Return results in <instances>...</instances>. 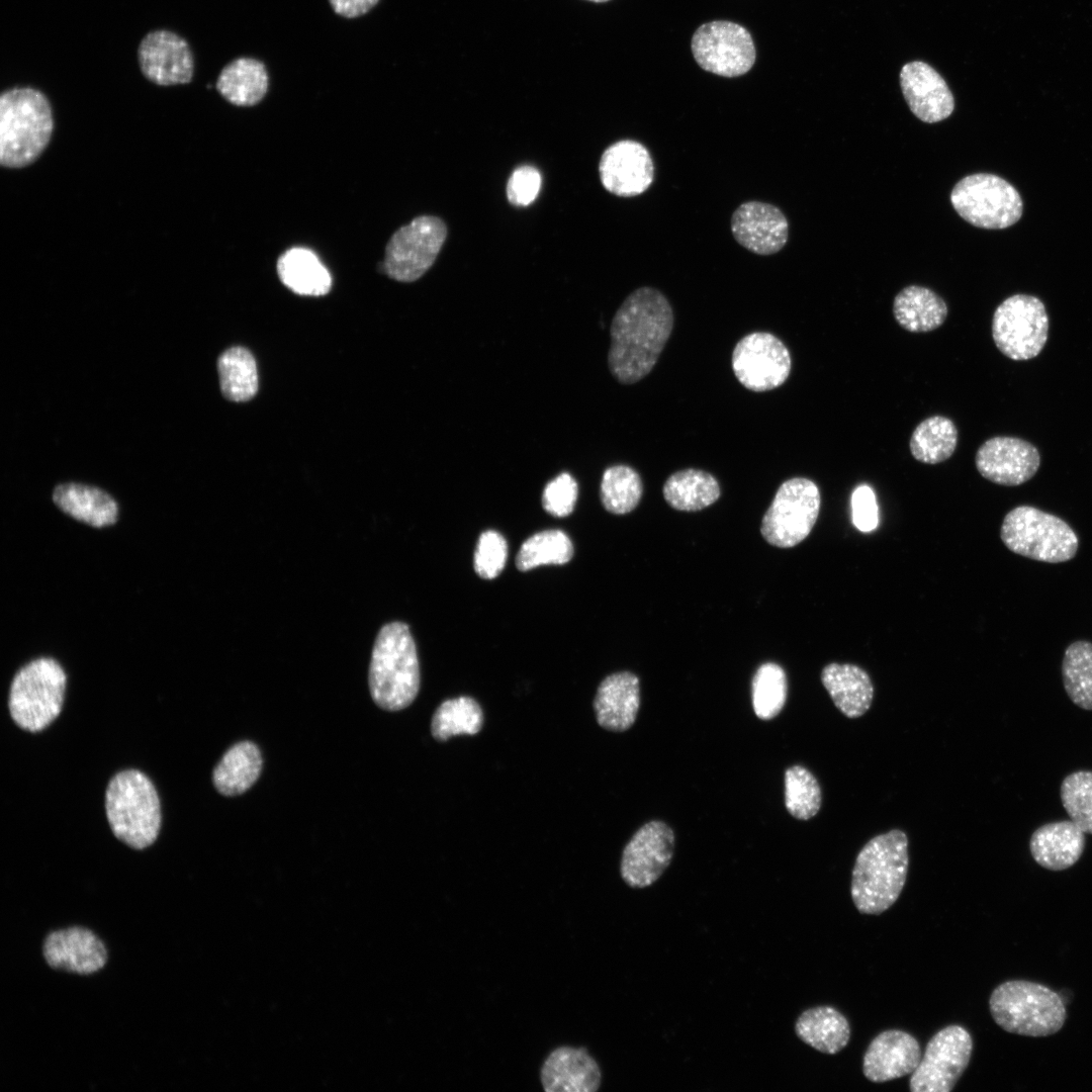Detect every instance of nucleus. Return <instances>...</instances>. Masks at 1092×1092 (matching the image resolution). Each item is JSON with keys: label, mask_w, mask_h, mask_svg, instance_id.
<instances>
[{"label": "nucleus", "mask_w": 1092, "mask_h": 1092, "mask_svg": "<svg viewBox=\"0 0 1092 1092\" xmlns=\"http://www.w3.org/2000/svg\"><path fill=\"white\" fill-rule=\"evenodd\" d=\"M672 328V307L661 291L650 286L632 291L611 323L608 367L614 378L633 384L649 374Z\"/></svg>", "instance_id": "nucleus-1"}, {"label": "nucleus", "mask_w": 1092, "mask_h": 1092, "mask_svg": "<svg viewBox=\"0 0 1092 1092\" xmlns=\"http://www.w3.org/2000/svg\"><path fill=\"white\" fill-rule=\"evenodd\" d=\"M909 864L908 837L893 829L869 840L856 855L850 894L862 914H881L899 898Z\"/></svg>", "instance_id": "nucleus-2"}, {"label": "nucleus", "mask_w": 1092, "mask_h": 1092, "mask_svg": "<svg viewBox=\"0 0 1092 1092\" xmlns=\"http://www.w3.org/2000/svg\"><path fill=\"white\" fill-rule=\"evenodd\" d=\"M370 694L377 706L398 711L410 706L420 690V665L410 627L385 624L375 639L369 666Z\"/></svg>", "instance_id": "nucleus-3"}, {"label": "nucleus", "mask_w": 1092, "mask_h": 1092, "mask_svg": "<svg viewBox=\"0 0 1092 1092\" xmlns=\"http://www.w3.org/2000/svg\"><path fill=\"white\" fill-rule=\"evenodd\" d=\"M54 127L47 96L32 87H14L0 96V162L8 168L31 164L46 149Z\"/></svg>", "instance_id": "nucleus-4"}, {"label": "nucleus", "mask_w": 1092, "mask_h": 1092, "mask_svg": "<svg viewBox=\"0 0 1092 1092\" xmlns=\"http://www.w3.org/2000/svg\"><path fill=\"white\" fill-rule=\"evenodd\" d=\"M105 809L113 834L127 846L144 849L157 839L162 820L160 799L142 771L125 769L110 780Z\"/></svg>", "instance_id": "nucleus-5"}, {"label": "nucleus", "mask_w": 1092, "mask_h": 1092, "mask_svg": "<svg viewBox=\"0 0 1092 1092\" xmlns=\"http://www.w3.org/2000/svg\"><path fill=\"white\" fill-rule=\"evenodd\" d=\"M989 1008L1002 1029L1025 1036L1054 1034L1066 1020V1008L1059 994L1046 986L1023 980L1007 981L996 987Z\"/></svg>", "instance_id": "nucleus-6"}, {"label": "nucleus", "mask_w": 1092, "mask_h": 1092, "mask_svg": "<svg viewBox=\"0 0 1092 1092\" xmlns=\"http://www.w3.org/2000/svg\"><path fill=\"white\" fill-rule=\"evenodd\" d=\"M1000 537L1010 551L1048 563L1071 560L1079 546L1078 536L1068 523L1031 506L1009 511L1003 519Z\"/></svg>", "instance_id": "nucleus-7"}, {"label": "nucleus", "mask_w": 1092, "mask_h": 1092, "mask_svg": "<svg viewBox=\"0 0 1092 1092\" xmlns=\"http://www.w3.org/2000/svg\"><path fill=\"white\" fill-rule=\"evenodd\" d=\"M66 681L63 667L53 658H37L21 667L11 681L8 700L16 725L29 732L48 727L62 710Z\"/></svg>", "instance_id": "nucleus-8"}, {"label": "nucleus", "mask_w": 1092, "mask_h": 1092, "mask_svg": "<svg viewBox=\"0 0 1092 1092\" xmlns=\"http://www.w3.org/2000/svg\"><path fill=\"white\" fill-rule=\"evenodd\" d=\"M950 201L966 221L987 230L1011 226L1023 210L1018 191L1003 178L988 173L961 179L950 193Z\"/></svg>", "instance_id": "nucleus-9"}, {"label": "nucleus", "mask_w": 1092, "mask_h": 1092, "mask_svg": "<svg viewBox=\"0 0 1092 1092\" xmlns=\"http://www.w3.org/2000/svg\"><path fill=\"white\" fill-rule=\"evenodd\" d=\"M820 502V491L814 481L805 477L786 480L777 490L762 518V537L776 547L796 546L813 529L819 515Z\"/></svg>", "instance_id": "nucleus-10"}, {"label": "nucleus", "mask_w": 1092, "mask_h": 1092, "mask_svg": "<svg viewBox=\"0 0 1092 1092\" xmlns=\"http://www.w3.org/2000/svg\"><path fill=\"white\" fill-rule=\"evenodd\" d=\"M1049 316L1044 304L1035 296L1015 294L996 308L992 337L998 350L1015 361L1036 357L1049 336Z\"/></svg>", "instance_id": "nucleus-11"}, {"label": "nucleus", "mask_w": 1092, "mask_h": 1092, "mask_svg": "<svg viewBox=\"0 0 1092 1092\" xmlns=\"http://www.w3.org/2000/svg\"><path fill=\"white\" fill-rule=\"evenodd\" d=\"M446 238L447 226L440 217H415L388 241L382 263L384 273L399 282L420 279L435 263Z\"/></svg>", "instance_id": "nucleus-12"}, {"label": "nucleus", "mask_w": 1092, "mask_h": 1092, "mask_svg": "<svg viewBox=\"0 0 1092 1092\" xmlns=\"http://www.w3.org/2000/svg\"><path fill=\"white\" fill-rule=\"evenodd\" d=\"M691 49L702 69L728 78L746 74L756 56L750 32L744 26L727 20H715L699 26L693 34Z\"/></svg>", "instance_id": "nucleus-13"}, {"label": "nucleus", "mask_w": 1092, "mask_h": 1092, "mask_svg": "<svg viewBox=\"0 0 1092 1092\" xmlns=\"http://www.w3.org/2000/svg\"><path fill=\"white\" fill-rule=\"evenodd\" d=\"M973 1039L961 1025H948L926 1044L920 1063L912 1073V1092H949L969 1065Z\"/></svg>", "instance_id": "nucleus-14"}, {"label": "nucleus", "mask_w": 1092, "mask_h": 1092, "mask_svg": "<svg viewBox=\"0 0 1092 1092\" xmlns=\"http://www.w3.org/2000/svg\"><path fill=\"white\" fill-rule=\"evenodd\" d=\"M737 380L748 390L763 392L783 385L791 368V354L775 335L754 332L735 345L731 357Z\"/></svg>", "instance_id": "nucleus-15"}, {"label": "nucleus", "mask_w": 1092, "mask_h": 1092, "mask_svg": "<svg viewBox=\"0 0 1092 1092\" xmlns=\"http://www.w3.org/2000/svg\"><path fill=\"white\" fill-rule=\"evenodd\" d=\"M674 833L664 822L653 820L640 827L626 844L620 874L631 888L654 884L669 866L674 849Z\"/></svg>", "instance_id": "nucleus-16"}, {"label": "nucleus", "mask_w": 1092, "mask_h": 1092, "mask_svg": "<svg viewBox=\"0 0 1092 1092\" xmlns=\"http://www.w3.org/2000/svg\"><path fill=\"white\" fill-rule=\"evenodd\" d=\"M142 74L160 86L189 83L194 73V59L189 43L174 31L157 29L148 32L138 47Z\"/></svg>", "instance_id": "nucleus-17"}, {"label": "nucleus", "mask_w": 1092, "mask_h": 1092, "mask_svg": "<svg viewBox=\"0 0 1092 1092\" xmlns=\"http://www.w3.org/2000/svg\"><path fill=\"white\" fill-rule=\"evenodd\" d=\"M604 188L620 197L644 193L654 179V163L648 149L634 140H620L605 149L599 162Z\"/></svg>", "instance_id": "nucleus-18"}, {"label": "nucleus", "mask_w": 1092, "mask_h": 1092, "mask_svg": "<svg viewBox=\"0 0 1092 1092\" xmlns=\"http://www.w3.org/2000/svg\"><path fill=\"white\" fill-rule=\"evenodd\" d=\"M41 954L51 969L77 976L97 973L108 958L104 941L80 925L50 931L42 941Z\"/></svg>", "instance_id": "nucleus-19"}, {"label": "nucleus", "mask_w": 1092, "mask_h": 1092, "mask_svg": "<svg viewBox=\"0 0 1092 1092\" xmlns=\"http://www.w3.org/2000/svg\"><path fill=\"white\" fill-rule=\"evenodd\" d=\"M975 463L984 478L1000 485L1016 486L1035 475L1040 465V455L1028 441L997 436L981 445Z\"/></svg>", "instance_id": "nucleus-20"}, {"label": "nucleus", "mask_w": 1092, "mask_h": 1092, "mask_svg": "<svg viewBox=\"0 0 1092 1092\" xmlns=\"http://www.w3.org/2000/svg\"><path fill=\"white\" fill-rule=\"evenodd\" d=\"M730 229L741 247L760 256L780 252L789 238V223L783 211L758 200L741 203L731 215Z\"/></svg>", "instance_id": "nucleus-21"}, {"label": "nucleus", "mask_w": 1092, "mask_h": 1092, "mask_svg": "<svg viewBox=\"0 0 1092 1092\" xmlns=\"http://www.w3.org/2000/svg\"><path fill=\"white\" fill-rule=\"evenodd\" d=\"M899 79L910 110L920 120L934 123L952 113L953 95L941 75L927 63L912 61L905 64Z\"/></svg>", "instance_id": "nucleus-22"}, {"label": "nucleus", "mask_w": 1092, "mask_h": 1092, "mask_svg": "<svg viewBox=\"0 0 1092 1092\" xmlns=\"http://www.w3.org/2000/svg\"><path fill=\"white\" fill-rule=\"evenodd\" d=\"M920 1060V1045L914 1036L899 1029L885 1030L868 1046L862 1072L872 1082H887L912 1074Z\"/></svg>", "instance_id": "nucleus-23"}, {"label": "nucleus", "mask_w": 1092, "mask_h": 1092, "mask_svg": "<svg viewBox=\"0 0 1092 1092\" xmlns=\"http://www.w3.org/2000/svg\"><path fill=\"white\" fill-rule=\"evenodd\" d=\"M541 1082L546 1092H596L601 1069L584 1048L559 1046L545 1059Z\"/></svg>", "instance_id": "nucleus-24"}, {"label": "nucleus", "mask_w": 1092, "mask_h": 1092, "mask_svg": "<svg viewBox=\"0 0 1092 1092\" xmlns=\"http://www.w3.org/2000/svg\"><path fill=\"white\" fill-rule=\"evenodd\" d=\"M639 707V679L630 671H620L605 677L594 700L597 722L603 728L615 732L631 728Z\"/></svg>", "instance_id": "nucleus-25"}, {"label": "nucleus", "mask_w": 1092, "mask_h": 1092, "mask_svg": "<svg viewBox=\"0 0 1092 1092\" xmlns=\"http://www.w3.org/2000/svg\"><path fill=\"white\" fill-rule=\"evenodd\" d=\"M1085 832L1071 819L1050 822L1033 831L1029 839L1032 858L1050 871L1074 866L1085 848Z\"/></svg>", "instance_id": "nucleus-26"}, {"label": "nucleus", "mask_w": 1092, "mask_h": 1092, "mask_svg": "<svg viewBox=\"0 0 1092 1092\" xmlns=\"http://www.w3.org/2000/svg\"><path fill=\"white\" fill-rule=\"evenodd\" d=\"M821 681L835 707L848 718H858L870 709L874 687L868 672L855 664L836 662L824 666Z\"/></svg>", "instance_id": "nucleus-27"}, {"label": "nucleus", "mask_w": 1092, "mask_h": 1092, "mask_svg": "<svg viewBox=\"0 0 1092 1092\" xmlns=\"http://www.w3.org/2000/svg\"><path fill=\"white\" fill-rule=\"evenodd\" d=\"M53 500L64 513L92 527L113 525L118 519V505L104 490L68 482L55 487Z\"/></svg>", "instance_id": "nucleus-28"}, {"label": "nucleus", "mask_w": 1092, "mask_h": 1092, "mask_svg": "<svg viewBox=\"0 0 1092 1092\" xmlns=\"http://www.w3.org/2000/svg\"><path fill=\"white\" fill-rule=\"evenodd\" d=\"M795 1032L803 1042L827 1055L843 1050L850 1038L847 1019L830 1006H816L803 1011L796 1020Z\"/></svg>", "instance_id": "nucleus-29"}, {"label": "nucleus", "mask_w": 1092, "mask_h": 1092, "mask_svg": "<svg viewBox=\"0 0 1092 1092\" xmlns=\"http://www.w3.org/2000/svg\"><path fill=\"white\" fill-rule=\"evenodd\" d=\"M897 323L912 333L930 332L940 327L947 316L944 300L934 291L917 285L903 288L893 302Z\"/></svg>", "instance_id": "nucleus-30"}, {"label": "nucleus", "mask_w": 1092, "mask_h": 1092, "mask_svg": "<svg viewBox=\"0 0 1092 1092\" xmlns=\"http://www.w3.org/2000/svg\"><path fill=\"white\" fill-rule=\"evenodd\" d=\"M268 84L265 65L257 59L242 57L232 61L220 71L216 89L224 99L235 105L252 106L263 99Z\"/></svg>", "instance_id": "nucleus-31"}, {"label": "nucleus", "mask_w": 1092, "mask_h": 1092, "mask_svg": "<svg viewBox=\"0 0 1092 1092\" xmlns=\"http://www.w3.org/2000/svg\"><path fill=\"white\" fill-rule=\"evenodd\" d=\"M281 282L294 293L308 296L327 294L332 277L317 256L305 248H291L277 261Z\"/></svg>", "instance_id": "nucleus-32"}, {"label": "nucleus", "mask_w": 1092, "mask_h": 1092, "mask_svg": "<svg viewBox=\"0 0 1092 1092\" xmlns=\"http://www.w3.org/2000/svg\"><path fill=\"white\" fill-rule=\"evenodd\" d=\"M262 755L256 744L242 741L233 745L212 772L215 789L223 796L245 793L257 781L262 769Z\"/></svg>", "instance_id": "nucleus-33"}, {"label": "nucleus", "mask_w": 1092, "mask_h": 1092, "mask_svg": "<svg viewBox=\"0 0 1092 1092\" xmlns=\"http://www.w3.org/2000/svg\"><path fill=\"white\" fill-rule=\"evenodd\" d=\"M663 496L675 510L695 512L714 504L720 496V485L710 473L688 468L671 474L664 482Z\"/></svg>", "instance_id": "nucleus-34"}, {"label": "nucleus", "mask_w": 1092, "mask_h": 1092, "mask_svg": "<svg viewBox=\"0 0 1092 1092\" xmlns=\"http://www.w3.org/2000/svg\"><path fill=\"white\" fill-rule=\"evenodd\" d=\"M220 389L223 396L232 401H247L258 390V372L256 361L249 350L232 347L225 350L217 360Z\"/></svg>", "instance_id": "nucleus-35"}, {"label": "nucleus", "mask_w": 1092, "mask_h": 1092, "mask_svg": "<svg viewBox=\"0 0 1092 1092\" xmlns=\"http://www.w3.org/2000/svg\"><path fill=\"white\" fill-rule=\"evenodd\" d=\"M957 443L958 430L953 422L942 416H933L915 428L909 447L916 460L936 464L953 454Z\"/></svg>", "instance_id": "nucleus-36"}, {"label": "nucleus", "mask_w": 1092, "mask_h": 1092, "mask_svg": "<svg viewBox=\"0 0 1092 1092\" xmlns=\"http://www.w3.org/2000/svg\"><path fill=\"white\" fill-rule=\"evenodd\" d=\"M483 713L472 698L461 696L444 701L436 710L431 723L435 739L445 741L455 735L477 734L482 728Z\"/></svg>", "instance_id": "nucleus-37"}, {"label": "nucleus", "mask_w": 1092, "mask_h": 1092, "mask_svg": "<svg viewBox=\"0 0 1092 1092\" xmlns=\"http://www.w3.org/2000/svg\"><path fill=\"white\" fill-rule=\"evenodd\" d=\"M1062 677L1070 700L1079 708L1092 711V643L1079 640L1065 650Z\"/></svg>", "instance_id": "nucleus-38"}, {"label": "nucleus", "mask_w": 1092, "mask_h": 1092, "mask_svg": "<svg viewBox=\"0 0 1092 1092\" xmlns=\"http://www.w3.org/2000/svg\"><path fill=\"white\" fill-rule=\"evenodd\" d=\"M572 555L573 545L566 533L557 529L545 530L524 541L516 557V566L521 571H528L545 564H565Z\"/></svg>", "instance_id": "nucleus-39"}, {"label": "nucleus", "mask_w": 1092, "mask_h": 1092, "mask_svg": "<svg viewBox=\"0 0 1092 1092\" xmlns=\"http://www.w3.org/2000/svg\"><path fill=\"white\" fill-rule=\"evenodd\" d=\"M642 492L641 477L632 467L619 464L604 471L600 497L608 512L615 515L630 513L639 504Z\"/></svg>", "instance_id": "nucleus-40"}, {"label": "nucleus", "mask_w": 1092, "mask_h": 1092, "mask_svg": "<svg viewBox=\"0 0 1092 1092\" xmlns=\"http://www.w3.org/2000/svg\"><path fill=\"white\" fill-rule=\"evenodd\" d=\"M788 693L785 670L777 663L765 662L755 671L751 684L752 707L761 720H770L783 710Z\"/></svg>", "instance_id": "nucleus-41"}, {"label": "nucleus", "mask_w": 1092, "mask_h": 1092, "mask_svg": "<svg viewBox=\"0 0 1092 1092\" xmlns=\"http://www.w3.org/2000/svg\"><path fill=\"white\" fill-rule=\"evenodd\" d=\"M821 788L814 775L802 765H793L785 772V805L799 820H809L820 810Z\"/></svg>", "instance_id": "nucleus-42"}, {"label": "nucleus", "mask_w": 1092, "mask_h": 1092, "mask_svg": "<svg viewBox=\"0 0 1092 1092\" xmlns=\"http://www.w3.org/2000/svg\"><path fill=\"white\" fill-rule=\"evenodd\" d=\"M1063 807L1085 833L1092 834V770L1068 775L1060 787Z\"/></svg>", "instance_id": "nucleus-43"}, {"label": "nucleus", "mask_w": 1092, "mask_h": 1092, "mask_svg": "<svg viewBox=\"0 0 1092 1092\" xmlns=\"http://www.w3.org/2000/svg\"><path fill=\"white\" fill-rule=\"evenodd\" d=\"M508 544L505 537L493 530L483 532L474 553V569L484 579L496 577L505 567Z\"/></svg>", "instance_id": "nucleus-44"}, {"label": "nucleus", "mask_w": 1092, "mask_h": 1092, "mask_svg": "<svg viewBox=\"0 0 1092 1092\" xmlns=\"http://www.w3.org/2000/svg\"><path fill=\"white\" fill-rule=\"evenodd\" d=\"M577 493L578 487L575 479L569 473L562 472L544 487L542 506L553 517H566L574 509Z\"/></svg>", "instance_id": "nucleus-45"}, {"label": "nucleus", "mask_w": 1092, "mask_h": 1092, "mask_svg": "<svg viewBox=\"0 0 1092 1092\" xmlns=\"http://www.w3.org/2000/svg\"><path fill=\"white\" fill-rule=\"evenodd\" d=\"M541 184L542 176L537 168L530 165L520 166L508 180L507 198L515 206H527L537 198Z\"/></svg>", "instance_id": "nucleus-46"}, {"label": "nucleus", "mask_w": 1092, "mask_h": 1092, "mask_svg": "<svg viewBox=\"0 0 1092 1092\" xmlns=\"http://www.w3.org/2000/svg\"><path fill=\"white\" fill-rule=\"evenodd\" d=\"M852 522L861 532L875 530L879 522L876 494L868 484H860L851 494Z\"/></svg>", "instance_id": "nucleus-47"}, {"label": "nucleus", "mask_w": 1092, "mask_h": 1092, "mask_svg": "<svg viewBox=\"0 0 1092 1092\" xmlns=\"http://www.w3.org/2000/svg\"><path fill=\"white\" fill-rule=\"evenodd\" d=\"M334 11L344 17L354 18L371 10L379 0H329Z\"/></svg>", "instance_id": "nucleus-48"}, {"label": "nucleus", "mask_w": 1092, "mask_h": 1092, "mask_svg": "<svg viewBox=\"0 0 1092 1092\" xmlns=\"http://www.w3.org/2000/svg\"><path fill=\"white\" fill-rule=\"evenodd\" d=\"M588 1L601 3V2H606V1H609V0H588Z\"/></svg>", "instance_id": "nucleus-49"}]
</instances>
